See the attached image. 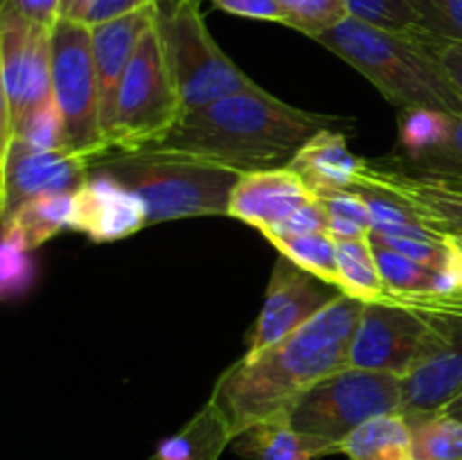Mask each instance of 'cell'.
I'll return each mask as SVG.
<instances>
[{
	"label": "cell",
	"mask_w": 462,
	"mask_h": 460,
	"mask_svg": "<svg viewBox=\"0 0 462 460\" xmlns=\"http://www.w3.org/2000/svg\"><path fill=\"white\" fill-rule=\"evenodd\" d=\"M361 311L364 300L346 293L282 341L244 354L217 379L208 404L215 406L233 440L257 424L284 422L298 397L347 368Z\"/></svg>",
	"instance_id": "cell-1"
},
{
	"label": "cell",
	"mask_w": 462,
	"mask_h": 460,
	"mask_svg": "<svg viewBox=\"0 0 462 460\" xmlns=\"http://www.w3.org/2000/svg\"><path fill=\"white\" fill-rule=\"evenodd\" d=\"M343 122V117L287 104L257 84L183 113L174 129L149 149L185 153L239 174H253L289 167L316 133L337 129Z\"/></svg>",
	"instance_id": "cell-2"
},
{
	"label": "cell",
	"mask_w": 462,
	"mask_h": 460,
	"mask_svg": "<svg viewBox=\"0 0 462 460\" xmlns=\"http://www.w3.org/2000/svg\"><path fill=\"white\" fill-rule=\"evenodd\" d=\"M316 41L350 63L400 111L462 115V99L420 32L397 34L347 16Z\"/></svg>",
	"instance_id": "cell-3"
},
{
	"label": "cell",
	"mask_w": 462,
	"mask_h": 460,
	"mask_svg": "<svg viewBox=\"0 0 462 460\" xmlns=\"http://www.w3.org/2000/svg\"><path fill=\"white\" fill-rule=\"evenodd\" d=\"M108 174L144 203L149 225L189 216H228L242 174L185 153L143 149L108 153L90 165Z\"/></svg>",
	"instance_id": "cell-4"
},
{
	"label": "cell",
	"mask_w": 462,
	"mask_h": 460,
	"mask_svg": "<svg viewBox=\"0 0 462 460\" xmlns=\"http://www.w3.org/2000/svg\"><path fill=\"white\" fill-rule=\"evenodd\" d=\"M400 377L347 365L298 397L284 422L296 431L314 458H323L341 454L346 437L364 422L377 415L400 413Z\"/></svg>",
	"instance_id": "cell-5"
},
{
	"label": "cell",
	"mask_w": 462,
	"mask_h": 460,
	"mask_svg": "<svg viewBox=\"0 0 462 460\" xmlns=\"http://www.w3.org/2000/svg\"><path fill=\"white\" fill-rule=\"evenodd\" d=\"M447 341L449 327L433 293H386L379 300L364 302L347 365L406 379L440 354Z\"/></svg>",
	"instance_id": "cell-6"
},
{
	"label": "cell",
	"mask_w": 462,
	"mask_h": 460,
	"mask_svg": "<svg viewBox=\"0 0 462 460\" xmlns=\"http://www.w3.org/2000/svg\"><path fill=\"white\" fill-rule=\"evenodd\" d=\"M156 30L185 113L257 86L212 39L199 5L161 0Z\"/></svg>",
	"instance_id": "cell-7"
},
{
	"label": "cell",
	"mask_w": 462,
	"mask_h": 460,
	"mask_svg": "<svg viewBox=\"0 0 462 460\" xmlns=\"http://www.w3.org/2000/svg\"><path fill=\"white\" fill-rule=\"evenodd\" d=\"M183 113V99L153 23L140 39L122 79L108 149L111 153H131L153 147L174 129Z\"/></svg>",
	"instance_id": "cell-8"
},
{
	"label": "cell",
	"mask_w": 462,
	"mask_h": 460,
	"mask_svg": "<svg viewBox=\"0 0 462 460\" xmlns=\"http://www.w3.org/2000/svg\"><path fill=\"white\" fill-rule=\"evenodd\" d=\"M52 97L63 120V149L93 165L108 156L99 122L90 25L59 18L52 27Z\"/></svg>",
	"instance_id": "cell-9"
},
{
	"label": "cell",
	"mask_w": 462,
	"mask_h": 460,
	"mask_svg": "<svg viewBox=\"0 0 462 460\" xmlns=\"http://www.w3.org/2000/svg\"><path fill=\"white\" fill-rule=\"evenodd\" d=\"M0 140L7 144L23 122L52 102V27L0 9Z\"/></svg>",
	"instance_id": "cell-10"
},
{
	"label": "cell",
	"mask_w": 462,
	"mask_h": 460,
	"mask_svg": "<svg viewBox=\"0 0 462 460\" xmlns=\"http://www.w3.org/2000/svg\"><path fill=\"white\" fill-rule=\"evenodd\" d=\"M346 296L337 284L310 273L298 266L287 255L278 253L269 287H266L264 305H262L257 323L248 336L246 354L266 350L273 343L300 329L311 318L328 309L332 302Z\"/></svg>",
	"instance_id": "cell-11"
},
{
	"label": "cell",
	"mask_w": 462,
	"mask_h": 460,
	"mask_svg": "<svg viewBox=\"0 0 462 460\" xmlns=\"http://www.w3.org/2000/svg\"><path fill=\"white\" fill-rule=\"evenodd\" d=\"M0 165V219L32 198L75 194L90 174V162L68 149H39L23 140L3 144Z\"/></svg>",
	"instance_id": "cell-12"
},
{
	"label": "cell",
	"mask_w": 462,
	"mask_h": 460,
	"mask_svg": "<svg viewBox=\"0 0 462 460\" xmlns=\"http://www.w3.org/2000/svg\"><path fill=\"white\" fill-rule=\"evenodd\" d=\"M433 302L445 316L449 341L440 354L402 379L400 413L409 424L442 413L462 395V289L433 293Z\"/></svg>",
	"instance_id": "cell-13"
},
{
	"label": "cell",
	"mask_w": 462,
	"mask_h": 460,
	"mask_svg": "<svg viewBox=\"0 0 462 460\" xmlns=\"http://www.w3.org/2000/svg\"><path fill=\"white\" fill-rule=\"evenodd\" d=\"M386 162L462 188V115L424 108L402 111L400 153Z\"/></svg>",
	"instance_id": "cell-14"
},
{
	"label": "cell",
	"mask_w": 462,
	"mask_h": 460,
	"mask_svg": "<svg viewBox=\"0 0 462 460\" xmlns=\"http://www.w3.org/2000/svg\"><path fill=\"white\" fill-rule=\"evenodd\" d=\"M144 203L108 174L90 170L86 183L72 194L70 230L97 244L120 242L147 228Z\"/></svg>",
	"instance_id": "cell-15"
},
{
	"label": "cell",
	"mask_w": 462,
	"mask_h": 460,
	"mask_svg": "<svg viewBox=\"0 0 462 460\" xmlns=\"http://www.w3.org/2000/svg\"><path fill=\"white\" fill-rule=\"evenodd\" d=\"M156 12L158 5L156 7L126 14V16L111 18L106 23L90 25L95 75H97L99 90V122H102V135L106 149L108 138H111L113 115H116V102L122 79H125L126 68H129L131 59H134L135 50H138L140 39L156 23ZM108 153H111V149H108Z\"/></svg>",
	"instance_id": "cell-16"
},
{
	"label": "cell",
	"mask_w": 462,
	"mask_h": 460,
	"mask_svg": "<svg viewBox=\"0 0 462 460\" xmlns=\"http://www.w3.org/2000/svg\"><path fill=\"white\" fill-rule=\"evenodd\" d=\"M314 198L316 194L310 185L291 167L253 171L242 174L235 185L228 216L244 221L264 235Z\"/></svg>",
	"instance_id": "cell-17"
},
{
	"label": "cell",
	"mask_w": 462,
	"mask_h": 460,
	"mask_svg": "<svg viewBox=\"0 0 462 460\" xmlns=\"http://www.w3.org/2000/svg\"><path fill=\"white\" fill-rule=\"evenodd\" d=\"M359 183L374 185L386 192L395 194L409 203L420 216L436 225L442 233H462V188L460 185L442 183V180L424 179L391 165H374L364 162Z\"/></svg>",
	"instance_id": "cell-18"
},
{
	"label": "cell",
	"mask_w": 462,
	"mask_h": 460,
	"mask_svg": "<svg viewBox=\"0 0 462 460\" xmlns=\"http://www.w3.org/2000/svg\"><path fill=\"white\" fill-rule=\"evenodd\" d=\"M364 162V158L350 152L341 131L325 129L296 153L289 167L310 185L316 197H320L355 188L359 183Z\"/></svg>",
	"instance_id": "cell-19"
},
{
	"label": "cell",
	"mask_w": 462,
	"mask_h": 460,
	"mask_svg": "<svg viewBox=\"0 0 462 460\" xmlns=\"http://www.w3.org/2000/svg\"><path fill=\"white\" fill-rule=\"evenodd\" d=\"M72 194H50L32 198L5 216L3 244L14 251H34L57 237L63 230H70Z\"/></svg>",
	"instance_id": "cell-20"
},
{
	"label": "cell",
	"mask_w": 462,
	"mask_h": 460,
	"mask_svg": "<svg viewBox=\"0 0 462 460\" xmlns=\"http://www.w3.org/2000/svg\"><path fill=\"white\" fill-rule=\"evenodd\" d=\"M341 454L350 460H415L413 431L402 413L377 415L346 437Z\"/></svg>",
	"instance_id": "cell-21"
},
{
	"label": "cell",
	"mask_w": 462,
	"mask_h": 460,
	"mask_svg": "<svg viewBox=\"0 0 462 460\" xmlns=\"http://www.w3.org/2000/svg\"><path fill=\"white\" fill-rule=\"evenodd\" d=\"M373 244L374 260H377L379 273H382L383 282H386L388 293L424 296V293H442L458 289L454 275L420 264V262L411 260V257L402 255V253L393 251V248L382 246V244Z\"/></svg>",
	"instance_id": "cell-22"
},
{
	"label": "cell",
	"mask_w": 462,
	"mask_h": 460,
	"mask_svg": "<svg viewBox=\"0 0 462 460\" xmlns=\"http://www.w3.org/2000/svg\"><path fill=\"white\" fill-rule=\"evenodd\" d=\"M338 275H341L343 293L359 300H379L388 293L386 282L379 273L377 260L370 239H352L337 242Z\"/></svg>",
	"instance_id": "cell-23"
},
{
	"label": "cell",
	"mask_w": 462,
	"mask_h": 460,
	"mask_svg": "<svg viewBox=\"0 0 462 460\" xmlns=\"http://www.w3.org/2000/svg\"><path fill=\"white\" fill-rule=\"evenodd\" d=\"M248 460H316L287 422H264L248 428L230 445Z\"/></svg>",
	"instance_id": "cell-24"
},
{
	"label": "cell",
	"mask_w": 462,
	"mask_h": 460,
	"mask_svg": "<svg viewBox=\"0 0 462 460\" xmlns=\"http://www.w3.org/2000/svg\"><path fill=\"white\" fill-rule=\"evenodd\" d=\"M278 253L287 255L298 266L307 269L310 273L328 280L341 289V275H338V255L337 242L329 233H307L293 235V237H269ZM343 291V289H341Z\"/></svg>",
	"instance_id": "cell-25"
},
{
	"label": "cell",
	"mask_w": 462,
	"mask_h": 460,
	"mask_svg": "<svg viewBox=\"0 0 462 460\" xmlns=\"http://www.w3.org/2000/svg\"><path fill=\"white\" fill-rule=\"evenodd\" d=\"M415 460H462V419L436 413L411 422Z\"/></svg>",
	"instance_id": "cell-26"
},
{
	"label": "cell",
	"mask_w": 462,
	"mask_h": 460,
	"mask_svg": "<svg viewBox=\"0 0 462 460\" xmlns=\"http://www.w3.org/2000/svg\"><path fill=\"white\" fill-rule=\"evenodd\" d=\"M287 16V27L319 39L325 32L346 21L347 0H278Z\"/></svg>",
	"instance_id": "cell-27"
},
{
	"label": "cell",
	"mask_w": 462,
	"mask_h": 460,
	"mask_svg": "<svg viewBox=\"0 0 462 460\" xmlns=\"http://www.w3.org/2000/svg\"><path fill=\"white\" fill-rule=\"evenodd\" d=\"M347 14L356 21L397 32V34L420 32L411 0H347Z\"/></svg>",
	"instance_id": "cell-28"
},
{
	"label": "cell",
	"mask_w": 462,
	"mask_h": 460,
	"mask_svg": "<svg viewBox=\"0 0 462 460\" xmlns=\"http://www.w3.org/2000/svg\"><path fill=\"white\" fill-rule=\"evenodd\" d=\"M420 32L462 41V0H411Z\"/></svg>",
	"instance_id": "cell-29"
},
{
	"label": "cell",
	"mask_w": 462,
	"mask_h": 460,
	"mask_svg": "<svg viewBox=\"0 0 462 460\" xmlns=\"http://www.w3.org/2000/svg\"><path fill=\"white\" fill-rule=\"evenodd\" d=\"M329 228V212L325 203L319 197L302 206L300 210L293 212L289 219L278 224L275 228L266 230L264 237H293V235H307V233H328Z\"/></svg>",
	"instance_id": "cell-30"
},
{
	"label": "cell",
	"mask_w": 462,
	"mask_h": 460,
	"mask_svg": "<svg viewBox=\"0 0 462 460\" xmlns=\"http://www.w3.org/2000/svg\"><path fill=\"white\" fill-rule=\"evenodd\" d=\"M210 3L221 12L233 14V16L287 25V16H284V9L278 0H210Z\"/></svg>",
	"instance_id": "cell-31"
},
{
	"label": "cell",
	"mask_w": 462,
	"mask_h": 460,
	"mask_svg": "<svg viewBox=\"0 0 462 460\" xmlns=\"http://www.w3.org/2000/svg\"><path fill=\"white\" fill-rule=\"evenodd\" d=\"M320 201L328 207L329 216H338V219L355 221V224L364 225L370 230V212L364 198L359 197L356 189H341V192L320 194Z\"/></svg>",
	"instance_id": "cell-32"
},
{
	"label": "cell",
	"mask_w": 462,
	"mask_h": 460,
	"mask_svg": "<svg viewBox=\"0 0 462 460\" xmlns=\"http://www.w3.org/2000/svg\"><path fill=\"white\" fill-rule=\"evenodd\" d=\"M427 43V48L436 54L438 61L442 63L445 72L449 75L451 84H454L456 93L462 99V41H449L440 39V36L427 34V32H420Z\"/></svg>",
	"instance_id": "cell-33"
},
{
	"label": "cell",
	"mask_w": 462,
	"mask_h": 460,
	"mask_svg": "<svg viewBox=\"0 0 462 460\" xmlns=\"http://www.w3.org/2000/svg\"><path fill=\"white\" fill-rule=\"evenodd\" d=\"M161 0H93L86 14V25H97V23H106L111 18L126 16V14L140 12V9L156 7Z\"/></svg>",
	"instance_id": "cell-34"
},
{
	"label": "cell",
	"mask_w": 462,
	"mask_h": 460,
	"mask_svg": "<svg viewBox=\"0 0 462 460\" xmlns=\"http://www.w3.org/2000/svg\"><path fill=\"white\" fill-rule=\"evenodd\" d=\"M0 9L21 14V16L39 23V25L54 27V23L59 21L61 0H3Z\"/></svg>",
	"instance_id": "cell-35"
},
{
	"label": "cell",
	"mask_w": 462,
	"mask_h": 460,
	"mask_svg": "<svg viewBox=\"0 0 462 460\" xmlns=\"http://www.w3.org/2000/svg\"><path fill=\"white\" fill-rule=\"evenodd\" d=\"M329 237L334 242H352V239H368L370 230L364 225L355 224V221L338 219V216H329Z\"/></svg>",
	"instance_id": "cell-36"
},
{
	"label": "cell",
	"mask_w": 462,
	"mask_h": 460,
	"mask_svg": "<svg viewBox=\"0 0 462 460\" xmlns=\"http://www.w3.org/2000/svg\"><path fill=\"white\" fill-rule=\"evenodd\" d=\"M93 0H61L59 18H70V21H86V14Z\"/></svg>",
	"instance_id": "cell-37"
},
{
	"label": "cell",
	"mask_w": 462,
	"mask_h": 460,
	"mask_svg": "<svg viewBox=\"0 0 462 460\" xmlns=\"http://www.w3.org/2000/svg\"><path fill=\"white\" fill-rule=\"evenodd\" d=\"M445 413H449V415H454V418L462 419V395H460V397H456V400L451 401L449 406H447Z\"/></svg>",
	"instance_id": "cell-38"
},
{
	"label": "cell",
	"mask_w": 462,
	"mask_h": 460,
	"mask_svg": "<svg viewBox=\"0 0 462 460\" xmlns=\"http://www.w3.org/2000/svg\"><path fill=\"white\" fill-rule=\"evenodd\" d=\"M449 244L462 253V233H449Z\"/></svg>",
	"instance_id": "cell-39"
},
{
	"label": "cell",
	"mask_w": 462,
	"mask_h": 460,
	"mask_svg": "<svg viewBox=\"0 0 462 460\" xmlns=\"http://www.w3.org/2000/svg\"><path fill=\"white\" fill-rule=\"evenodd\" d=\"M147 460H167V458H165V455H162V454H161V451H158V449H156V451H153V454H152V455H149V458H147Z\"/></svg>",
	"instance_id": "cell-40"
},
{
	"label": "cell",
	"mask_w": 462,
	"mask_h": 460,
	"mask_svg": "<svg viewBox=\"0 0 462 460\" xmlns=\"http://www.w3.org/2000/svg\"><path fill=\"white\" fill-rule=\"evenodd\" d=\"M185 3H192V5H201L203 0H185Z\"/></svg>",
	"instance_id": "cell-41"
}]
</instances>
